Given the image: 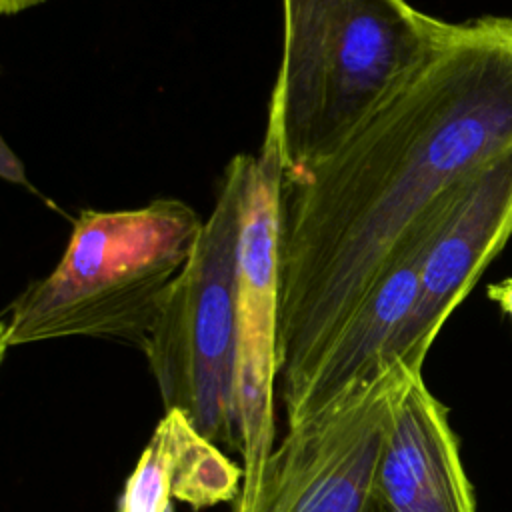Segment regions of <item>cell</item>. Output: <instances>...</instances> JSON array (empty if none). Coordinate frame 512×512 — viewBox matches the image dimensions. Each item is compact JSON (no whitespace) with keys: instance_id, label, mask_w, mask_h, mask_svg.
Segmentation results:
<instances>
[{"instance_id":"cell-1","label":"cell","mask_w":512,"mask_h":512,"mask_svg":"<svg viewBox=\"0 0 512 512\" xmlns=\"http://www.w3.org/2000/svg\"><path fill=\"white\" fill-rule=\"evenodd\" d=\"M512 148V18L448 36L316 164L286 180L278 380L286 398L374 286L404 232Z\"/></svg>"},{"instance_id":"cell-2","label":"cell","mask_w":512,"mask_h":512,"mask_svg":"<svg viewBox=\"0 0 512 512\" xmlns=\"http://www.w3.org/2000/svg\"><path fill=\"white\" fill-rule=\"evenodd\" d=\"M204 220L176 198L130 210H82L58 264L6 308L0 352L90 336L142 348Z\"/></svg>"},{"instance_id":"cell-3","label":"cell","mask_w":512,"mask_h":512,"mask_svg":"<svg viewBox=\"0 0 512 512\" xmlns=\"http://www.w3.org/2000/svg\"><path fill=\"white\" fill-rule=\"evenodd\" d=\"M286 180L326 156L450 32L406 0H282Z\"/></svg>"},{"instance_id":"cell-4","label":"cell","mask_w":512,"mask_h":512,"mask_svg":"<svg viewBox=\"0 0 512 512\" xmlns=\"http://www.w3.org/2000/svg\"><path fill=\"white\" fill-rule=\"evenodd\" d=\"M250 154L224 168L210 216L142 350L164 410H180L214 444L240 452L238 230Z\"/></svg>"},{"instance_id":"cell-5","label":"cell","mask_w":512,"mask_h":512,"mask_svg":"<svg viewBox=\"0 0 512 512\" xmlns=\"http://www.w3.org/2000/svg\"><path fill=\"white\" fill-rule=\"evenodd\" d=\"M286 164L282 152V100L272 86L266 128L246 172L238 230V414L242 434V488L234 512L258 490L276 446L274 384L278 380V322L282 290Z\"/></svg>"},{"instance_id":"cell-6","label":"cell","mask_w":512,"mask_h":512,"mask_svg":"<svg viewBox=\"0 0 512 512\" xmlns=\"http://www.w3.org/2000/svg\"><path fill=\"white\" fill-rule=\"evenodd\" d=\"M402 364L302 420L270 452L258 490L238 512H366Z\"/></svg>"},{"instance_id":"cell-7","label":"cell","mask_w":512,"mask_h":512,"mask_svg":"<svg viewBox=\"0 0 512 512\" xmlns=\"http://www.w3.org/2000/svg\"><path fill=\"white\" fill-rule=\"evenodd\" d=\"M512 234V148L466 176L426 254L414 308L392 342L388 364L422 372L426 354Z\"/></svg>"},{"instance_id":"cell-8","label":"cell","mask_w":512,"mask_h":512,"mask_svg":"<svg viewBox=\"0 0 512 512\" xmlns=\"http://www.w3.org/2000/svg\"><path fill=\"white\" fill-rule=\"evenodd\" d=\"M458 184L404 232L374 286L326 344L302 382L282 398L288 424L318 412L348 388L390 368L388 352L414 308L426 254L450 210Z\"/></svg>"},{"instance_id":"cell-9","label":"cell","mask_w":512,"mask_h":512,"mask_svg":"<svg viewBox=\"0 0 512 512\" xmlns=\"http://www.w3.org/2000/svg\"><path fill=\"white\" fill-rule=\"evenodd\" d=\"M366 512H476L448 408L406 370L394 396Z\"/></svg>"},{"instance_id":"cell-10","label":"cell","mask_w":512,"mask_h":512,"mask_svg":"<svg viewBox=\"0 0 512 512\" xmlns=\"http://www.w3.org/2000/svg\"><path fill=\"white\" fill-rule=\"evenodd\" d=\"M244 470L198 432L180 410H164L128 474L114 512H172V502L204 510L238 498Z\"/></svg>"},{"instance_id":"cell-11","label":"cell","mask_w":512,"mask_h":512,"mask_svg":"<svg viewBox=\"0 0 512 512\" xmlns=\"http://www.w3.org/2000/svg\"><path fill=\"white\" fill-rule=\"evenodd\" d=\"M0 174L4 180H10L14 184H22L28 186L26 180V172H24V164L20 162V158L10 150V146L6 142H2V152H0Z\"/></svg>"},{"instance_id":"cell-12","label":"cell","mask_w":512,"mask_h":512,"mask_svg":"<svg viewBox=\"0 0 512 512\" xmlns=\"http://www.w3.org/2000/svg\"><path fill=\"white\" fill-rule=\"evenodd\" d=\"M486 294L512 320V276L488 284Z\"/></svg>"},{"instance_id":"cell-13","label":"cell","mask_w":512,"mask_h":512,"mask_svg":"<svg viewBox=\"0 0 512 512\" xmlns=\"http://www.w3.org/2000/svg\"><path fill=\"white\" fill-rule=\"evenodd\" d=\"M44 2L46 0H0V12L6 16H12V14H20L24 10L36 8Z\"/></svg>"}]
</instances>
